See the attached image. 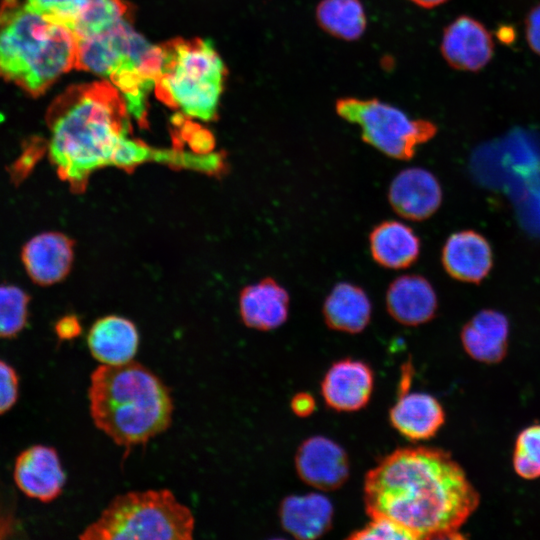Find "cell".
<instances>
[{
	"instance_id": "30",
	"label": "cell",
	"mask_w": 540,
	"mask_h": 540,
	"mask_svg": "<svg viewBox=\"0 0 540 540\" xmlns=\"http://www.w3.org/2000/svg\"><path fill=\"white\" fill-rule=\"evenodd\" d=\"M45 143L42 139L34 137L27 142L20 157L11 166V178L13 181H22L33 169L37 161L43 155Z\"/></svg>"
},
{
	"instance_id": "8",
	"label": "cell",
	"mask_w": 540,
	"mask_h": 540,
	"mask_svg": "<svg viewBox=\"0 0 540 540\" xmlns=\"http://www.w3.org/2000/svg\"><path fill=\"white\" fill-rule=\"evenodd\" d=\"M335 110L339 117L360 127L364 142L398 160L411 159L417 146L437 132L434 123L412 119L398 107L374 98H340Z\"/></svg>"
},
{
	"instance_id": "37",
	"label": "cell",
	"mask_w": 540,
	"mask_h": 540,
	"mask_svg": "<svg viewBox=\"0 0 540 540\" xmlns=\"http://www.w3.org/2000/svg\"><path fill=\"white\" fill-rule=\"evenodd\" d=\"M8 531L7 524L0 516V538H3L5 533Z\"/></svg>"
},
{
	"instance_id": "18",
	"label": "cell",
	"mask_w": 540,
	"mask_h": 540,
	"mask_svg": "<svg viewBox=\"0 0 540 540\" xmlns=\"http://www.w3.org/2000/svg\"><path fill=\"white\" fill-rule=\"evenodd\" d=\"M139 341L135 324L118 315L97 319L87 335L91 355L103 365H121L132 361Z\"/></svg>"
},
{
	"instance_id": "5",
	"label": "cell",
	"mask_w": 540,
	"mask_h": 540,
	"mask_svg": "<svg viewBox=\"0 0 540 540\" xmlns=\"http://www.w3.org/2000/svg\"><path fill=\"white\" fill-rule=\"evenodd\" d=\"M76 40L75 68L105 78L121 93L129 114L146 124L147 95L161 72V47L137 33L128 19L105 32Z\"/></svg>"
},
{
	"instance_id": "1",
	"label": "cell",
	"mask_w": 540,
	"mask_h": 540,
	"mask_svg": "<svg viewBox=\"0 0 540 540\" xmlns=\"http://www.w3.org/2000/svg\"><path fill=\"white\" fill-rule=\"evenodd\" d=\"M479 501L462 467L439 448L396 449L364 480L367 514L392 520L415 539L459 538Z\"/></svg>"
},
{
	"instance_id": "13",
	"label": "cell",
	"mask_w": 540,
	"mask_h": 540,
	"mask_svg": "<svg viewBox=\"0 0 540 540\" xmlns=\"http://www.w3.org/2000/svg\"><path fill=\"white\" fill-rule=\"evenodd\" d=\"M74 258V242L60 232H44L32 237L22 248L21 259L29 277L38 285L62 281Z\"/></svg>"
},
{
	"instance_id": "24",
	"label": "cell",
	"mask_w": 540,
	"mask_h": 540,
	"mask_svg": "<svg viewBox=\"0 0 540 540\" xmlns=\"http://www.w3.org/2000/svg\"><path fill=\"white\" fill-rule=\"evenodd\" d=\"M316 19L325 32L346 41L359 39L367 25L360 0H321L316 8Z\"/></svg>"
},
{
	"instance_id": "35",
	"label": "cell",
	"mask_w": 540,
	"mask_h": 540,
	"mask_svg": "<svg viewBox=\"0 0 540 540\" xmlns=\"http://www.w3.org/2000/svg\"><path fill=\"white\" fill-rule=\"evenodd\" d=\"M498 38L505 43H510L514 39L513 29L509 27H502L498 31Z\"/></svg>"
},
{
	"instance_id": "11",
	"label": "cell",
	"mask_w": 540,
	"mask_h": 540,
	"mask_svg": "<svg viewBox=\"0 0 540 540\" xmlns=\"http://www.w3.org/2000/svg\"><path fill=\"white\" fill-rule=\"evenodd\" d=\"M374 374L363 361L345 358L334 362L321 382L326 405L338 412L364 408L372 395Z\"/></svg>"
},
{
	"instance_id": "16",
	"label": "cell",
	"mask_w": 540,
	"mask_h": 540,
	"mask_svg": "<svg viewBox=\"0 0 540 540\" xmlns=\"http://www.w3.org/2000/svg\"><path fill=\"white\" fill-rule=\"evenodd\" d=\"M390 316L405 326H418L435 317L438 300L431 283L423 276L410 274L394 279L386 292Z\"/></svg>"
},
{
	"instance_id": "12",
	"label": "cell",
	"mask_w": 540,
	"mask_h": 540,
	"mask_svg": "<svg viewBox=\"0 0 540 540\" xmlns=\"http://www.w3.org/2000/svg\"><path fill=\"white\" fill-rule=\"evenodd\" d=\"M388 200L399 216L412 221H423L440 207L442 190L431 172L410 167L393 178L389 186Z\"/></svg>"
},
{
	"instance_id": "17",
	"label": "cell",
	"mask_w": 540,
	"mask_h": 540,
	"mask_svg": "<svg viewBox=\"0 0 540 540\" xmlns=\"http://www.w3.org/2000/svg\"><path fill=\"white\" fill-rule=\"evenodd\" d=\"M391 425L411 441H424L434 437L445 422L440 402L428 393L408 391L399 393L390 409Z\"/></svg>"
},
{
	"instance_id": "15",
	"label": "cell",
	"mask_w": 540,
	"mask_h": 540,
	"mask_svg": "<svg viewBox=\"0 0 540 540\" xmlns=\"http://www.w3.org/2000/svg\"><path fill=\"white\" fill-rule=\"evenodd\" d=\"M441 261L452 278L480 283L492 268L493 253L485 237L473 230H463L447 238Z\"/></svg>"
},
{
	"instance_id": "7",
	"label": "cell",
	"mask_w": 540,
	"mask_h": 540,
	"mask_svg": "<svg viewBox=\"0 0 540 540\" xmlns=\"http://www.w3.org/2000/svg\"><path fill=\"white\" fill-rule=\"evenodd\" d=\"M191 510L167 489L116 496L79 536L84 540H190Z\"/></svg>"
},
{
	"instance_id": "27",
	"label": "cell",
	"mask_w": 540,
	"mask_h": 540,
	"mask_svg": "<svg viewBox=\"0 0 540 540\" xmlns=\"http://www.w3.org/2000/svg\"><path fill=\"white\" fill-rule=\"evenodd\" d=\"M513 467L516 474L523 479L540 478V424L531 425L518 434Z\"/></svg>"
},
{
	"instance_id": "29",
	"label": "cell",
	"mask_w": 540,
	"mask_h": 540,
	"mask_svg": "<svg viewBox=\"0 0 540 540\" xmlns=\"http://www.w3.org/2000/svg\"><path fill=\"white\" fill-rule=\"evenodd\" d=\"M348 539H412L411 532L387 518H371V522L360 530L354 531Z\"/></svg>"
},
{
	"instance_id": "33",
	"label": "cell",
	"mask_w": 540,
	"mask_h": 540,
	"mask_svg": "<svg viewBox=\"0 0 540 540\" xmlns=\"http://www.w3.org/2000/svg\"><path fill=\"white\" fill-rule=\"evenodd\" d=\"M292 412L298 417L310 416L316 408V402L314 397L307 392H299L295 394L291 399Z\"/></svg>"
},
{
	"instance_id": "22",
	"label": "cell",
	"mask_w": 540,
	"mask_h": 540,
	"mask_svg": "<svg viewBox=\"0 0 540 540\" xmlns=\"http://www.w3.org/2000/svg\"><path fill=\"white\" fill-rule=\"evenodd\" d=\"M370 252L375 262L388 269H403L416 262L420 240L408 225L394 220L377 224L369 235Z\"/></svg>"
},
{
	"instance_id": "32",
	"label": "cell",
	"mask_w": 540,
	"mask_h": 540,
	"mask_svg": "<svg viewBox=\"0 0 540 540\" xmlns=\"http://www.w3.org/2000/svg\"><path fill=\"white\" fill-rule=\"evenodd\" d=\"M526 38L531 50L540 55V4L531 9L526 18Z\"/></svg>"
},
{
	"instance_id": "28",
	"label": "cell",
	"mask_w": 540,
	"mask_h": 540,
	"mask_svg": "<svg viewBox=\"0 0 540 540\" xmlns=\"http://www.w3.org/2000/svg\"><path fill=\"white\" fill-rule=\"evenodd\" d=\"M80 0H26L32 11L70 29L76 16Z\"/></svg>"
},
{
	"instance_id": "3",
	"label": "cell",
	"mask_w": 540,
	"mask_h": 540,
	"mask_svg": "<svg viewBox=\"0 0 540 540\" xmlns=\"http://www.w3.org/2000/svg\"><path fill=\"white\" fill-rule=\"evenodd\" d=\"M88 399L94 425L126 452L171 424L173 400L168 387L133 360L99 365L91 373Z\"/></svg>"
},
{
	"instance_id": "10",
	"label": "cell",
	"mask_w": 540,
	"mask_h": 540,
	"mask_svg": "<svg viewBox=\"0 0 540 540\" xmlns=\"http://www.w3.org/2000/svg\"><path fill=\"white\" fill-rule=\"evenodd\" d=\"M441 53L452 68L477 72L491 60L494 43L490 32L480 21L462 15L444 29Z\"/></svg>"
},
{
	"instance_id": "19",
	"label": "cell",
	"mask_w": 540,
	"mask_h": 540,
	"mask_svg": "<svg viewBox=\"0 0 540 540\" xmlns=\"http://www.w3.org/2000/svg\"><path fill=\"white\" fill-rule=\"evenodd\" d=\"M288 311V292L272 278L248 285L240 293L239 312L247 327L261 331L276 329L285 323Z\"/></svg>"
},
{
	"instance_id": "23",
	"label": "cell",
	"mask_w": 540,
	"mask_h": 540,
	"mask_svg": "<svg viewBox=\"0 0 540 540\" xmlns=\"http://www.w3.org/2000/svg\"><path fill=\"white\" fill-rule=\"evenodd\" d=\"M372 305L366 292L349 282L337 283L323 304L326 325L335 331L357 334L370 322Z\"/></svg>"
},
{
	"instance_id": "2",
	"label": "cell",
	"mask_w": 540,
	"mask_h": 540,
	"mask_svg": "<svg viewBox=\"0 0 540 540\" xmlns=\"http://www.w3.org/2000/svg\"><path fill=\"white\" fill-rule=\"evenodd\" d=\"M129 115L123 96L107 80L72 85L52 101L46 113L49 157L76 192L104 166L133 169L152 160H171V151L129 137Z\"/></svg>"
},
{
	"instance_id": "6",
	"label": "cell",
	"mask_w": 540,
	"mask_h": 540,
	"mask_svg": "<svg viewBox=\"0 0 540 540\" xmlns=\"http://www.w3.org/2000/svg\"><path fill=\"white\" fill-rule=\"evenodd\" d=\"M160 47L162 66L154 87L158 99L186 116L214 119L226 71L212 42L176 38Z\"/></svg>"
},
{
	"instance_id": "14",
	"label": "cell",
	"mask_w": 540,
	"mask_h": 540,
	"mask_svg": "<svg viewBox=\"0 0 540 540\" xmlns=\"http://www.w3.org/2000/svg\"><path fill=\"white\" fill-rule=\"evenodd\" d=\"M14 479L27 496L42 502L57 498L65 484V473L55 449L35 445L17 458Z\"/></svg>"
},
{
	"instance_id": "9",
	"label": "cell",
	"mask_w": 540,
	"mask_h": 540,
	"mask_svg": "<svg viewBox=\"0 0 540 540\" xmlns=\"http://www.w3.org/2000/svg\"><path fill=\"white\" fill-rule=\"evenodd\" d=\"M295 468L306 484L331 491L346 482L350 466L347 453L339 444L324 436H312L298 447Z\"/></svg>"
},
{
	"instance_id": "36",
	"label": "cell",
	"mask_w": 540,
	"mask_h": 540,
	"mask_svg": "<svg viewBox=\"0 0 540 540\" xmlns=\"http://www.w3.org/2000/svg\"><path fill=\"white\" fill-rule=\"evenodd\" d=\"M416 5L423 8H433L445 3L447 0H410Z\"/></svg>"
},
{
	"instance_id": "25",
	"label": "cell",
	"mask_w": 540,
	"mask_h": 540,
	"mask_svg": "<svg viewBox=\"0 0 540 540\" xmlns=\"http://www.w3.org/2000/svg\"><path fill=\"white\" fill-rule=\"evenodd\" d=\"M128 19L124 0H80L70 27L76 39L91 37Z\"/></svg>"
},
{
	"instance_id": "4",
	"label": "cell",
	"mask_w": 540,
	"mask_h": 540,
	"mask_svg": "<svg viewBox=\"0 0 540 540\" xmlns=\"http://www.w3.org/2000/svg\"><path fill=\"white\" fill-rule=\"evenodd\" d=\"M73 32L32 10L20 0L0 3V78L32 97L44 94L75 68Z\"/></svg>"
},
{
	"instance_id": "31",
	"label": "cell",
	"mask_w": 540,
	"mask_h": 540,
	"mask_svg": "<svg viewBox=\"0 0 540 540\" xmlns=\"http://www.w3.org/2000/svg\"><path fill=\"white\" fill-rule=\"evenodd\" d=\"M17 395V375L12 367L0 360V414L14 405Z\"/></svg>"
},
{
	"instance_id": "21",
	"label": "cell",
	"mask_w": 540,
	"mask_h": 540,
	"mask_svg": "<svg viewBox=\"0 0 540 540\" xmlns=\"http://www.w3.org/2000/svg\"><path fill=\"white\" fill-rule=\"evenodd\" d=\"M509 322L504 314L485 309L474 315L461 330V342L473 359L487 364L500 362L507 353Z\"/></svg>"
},
{
	"instance_id": "34",
	"label": "cell",
	"mask_w": 540,
	"mask_h": 540,
	"mask_svg": "<svg viewBox=\"0 0 540 540\" xmlns=\"http://www.w3.org/2000/svg\"><path fill=\"white\" fill-rule=\"evenodd\" d=\"M56 334L61 340H71L81 333V326L78 319L73 316L61 318L55 326Z\"/></svg>"
},
{
	"instance_id": "20",
	"label": "cell",
	"mask_w": 540,
	"mask_h": 540,
	"mask_svg": "<svg viewBox=\"0 0 540 540\" xmlns=\"http://www.w3.org/2000/svg\"><path fill=\"white\" fill-rule=\"evenodd\" d=\"M279 518L286 532L297 539L312 540L331 528L333 506L319 493L290 495L280 503Z\"/></svg>"
},
{
	"instance_id": "26",
	"label": "cell",
	"mask_w": 540,
	"mask_h": 540,
	"mask_svg": "<svg viewBox=\"0 0 540 540\" xmlns=\"http://www.w3.org/2000/svg\"><path fill=\"white\" fill-rule=\"evenodd\" d=\"M29 295L14 285H0V338H12L27 323Z\"/></svg>"
}]
</instances>
